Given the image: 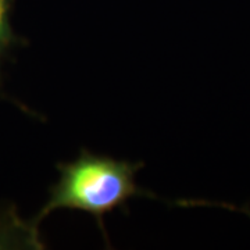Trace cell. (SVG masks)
<instances>
[{
    "label": "cell",
    "instance_id": "obj_2",
    "mask_svg": "<svg viewBox=\"0 0 250 250\" xmlns=\"http://www.w3.org/2000/svg\"><path fill=\"white\" fill-rule=\"evenodd\" d=\"M13 4H14V0H0V96L1 98H4V93L1 89L3 62L7 59V56L11 53V50L27 45V39L18 36L11 25Z\"/></svg>",
    "mask_w": 250,
    "mask_h": 250
},
{
    "label": "cell",
    "instance_id": "obj_1",
    "mask_svg": "<svg viewBox=\"0 0 250 250\" xmlns=\"http://www.w3.org/2000/svg\"><path fill=\"white\" fill-rule=\"evenodd\" d=\"M59 179L49 188V197L39 213L29 221L27 232L34 248H42L38 231L39 225L50 213L60 208L77 210L90 214L107 239L104 217L123 208L132 197H154L138 184L135 175L143 167L142 161L131 163L117 160L104 154H93L82 149L80 156L70 163H59Z\"/></svg>",
    "mask_w": 250,
    "mask_h": 250
}]
</instances>
